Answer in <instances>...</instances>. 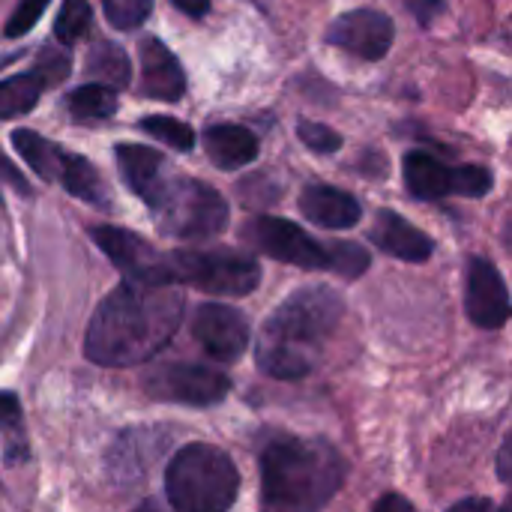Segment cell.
Segmentation results:
<instances>
[{
    "instance_id": "cell-27",
    "label": "cell",
    "mask_w": 512,
    "mask_h": 512,
    "mask_svg": "<svg viewBox=\"0 0 512 512\" xmlns=\"http://www.w3.org/2000/svg\"><path fill=\"white\" fill-rule=\"evenodd\" d=\"M105 18L117 30H135L153 12V0H102Z\"/></svg>"
},
{
    "instance_id": "cell-23",
    "label": "cell",
    "mask_w": 512,
    "mask_h": 512,
    "mask_svg": "<svg viewBox=\"0 0 512 512\" xmlns=\"http://www.w3.org/2000/svg\"><path fill=\"white\" fill-rule=\"evenodd\" d=\"M87 72L96 78V84L105 87H126L132 78V63L126 57L123 48L111 45V42H99L93 45V51L87 54Z\"/></svg>"
},
{
    "instance_id": "cell-15",
    "label": "cell",
    "mask_w": 512,
    "mask_h": 512,
    "mask_svg": "<svg viewBox=\"0 0 512 512\" xmlns=\"http://www.w3.org/2000/svg\"><path fill=\"white\" fill-rule=\"evenodd\" d=\"M138 60H141V81H138L141 96L159 99V102L183 99V93H186V72H183L180 60L171 54V48L165 42H159L156 36L141 39Z\"/></svg>"
},
{
    "instance_id": "cell-26",
    "label": "cell",
    "mask_w": 512,
    "mask_h": 512,
    "mask_svg": "<svg viewBox=\"0 0 512 512\" xmlns=\"http://www.w3.org/2000/svg\"><path fill=\"white\" fill-rule=\"evenodd\" d=\"M87 27H90V3L87 0H66L57 12L54 36L63 45H72L87 33Z\"/></svg>"
},
{
    "instance_id": "cell-30",
    "label": "cell",
    "mask_w": 512,
    "mask_h": 512,
    "mask_svg": "<svg viewBox=\"0 0 512 512\" xmlns=\"http://www.w3.org/2000/svg\"><path fill=\"white\" fill-rule=\"evenodd\" d=\"M372 512H417V507L405 498V495H396V492H390V495H384Z\"/></svg>"
},
{
    "instance_id": "cell-13",
    "label": "cell",
    "mask_w": 512,
    "mask_h": 512,
    "mask_svg": "<svg viewBox=\"0 0 512 512\" xmlns=\"http://www.w3.org/2000/svg\"><path fill=\"white\" fill-rule=\"evenodd\" d=\"M69 69H72L69 54L57 48H45L27 72L3 78L0 81V120L27 114L39 102L42 90L51 84H60L69 75Z\"/></svg>"
},
{
    "instance_id": "cell-8",
    "label": "cell",
    "mask_w": 512,
    "mask_h": 512,
    "mask_svg": "<svg viewBox=\"0 0 512 512\" xmlns=\"http://www.w3.org/2000/svg\"><path fill=\"white\" fill-rule=\"evenodd\" d=\"M405 186L417 201H441L450 195L483 198L492 189V171L483 165H447L426 150H411L402 162Z\"/></svg>"
},
{
    "instance_id": "cell-3",
    "label": "cell",
    "mask_w": 512,
    "mask_h": 512,
    "mask_svg": "<svg viewBox=\"0 0 512 512\" xmlns=\"http://www.w3.org/2000/svg\"><path fill=\"white\" fill-rule=\"evenodd\" d=\"M342 453L321 438L282 435L261 450L264 512H321L342 489Z\"/></svg>"
},
{
    "instance_id": "cell-33",
    "label": "cell",
    "mask_w": 512,
    "mask_h": 512,
    "mask_svg": "<svg viewBox=\"0 0 512 512\" xmlns=\"http://www.w3.org/2000/svg\"><path fill=\"white\" fill-rule=\"evenodd\" d=\"M171 3L189 18H204L210 12V0H171Z\"/></svg>"
},
{
    "instance_id": "cell-4",
    "label": "cell",
    "mask_w": 512,
    "mask_h": 512,
    "mask_svg": "<svg viewBox=\"0 0 512 512\" xmlns=\"http://www.w3.org/2000/svg\"><path fill=\"white\" fill-rule=\"evenodd\" d=\"M240 492V471L213 444H189L165 468V495L174 512H228Z\"/></svg>"
},
{
    "instance_id": "cell-14",
    "label": "cell",
    "mask_w": 512,
    "mask_h": 512,
    "mask_svg": "<svg viewBox=\"0 0 512 512\" xmlns=\"http://www.w3.org/2000/svg\"><path fill=\"white\" fill-rule=\"evenodd\" d=\"M465 312L480 330H501L512 318V300L504 276L486 258H471L468 264Z\"/></svg>"
},
{
    "instance_id": "cell-22",
    "label": "cell",
    "mask_w": 512,
    "mask_h": 512,
    "mask_svg": "<svg viewBox=\"0 0 512 512\" xmlns=\"http://www.w3.org/2000/svg\"><path fill=\"white\" fill-rule=\"evenodd\" d=\"M60 186H63L69 195H75V198H81V201H87V204H93V207L108 210V189H105L99 171H96L84 156H78V153L69 156V165H66V171H63V177H60Z\"/></svg>"
},
{
    "instance_id": "cell-29",
    "label": "cell",
    "mask_w": 512,
    "mask_h": 512,
    "mask_svg": "<svg viewBox=\"0 0 512 512\" xmlns=\"http://www.w3.org/2000/svg\"><path fill=\"white\" fill-rule=\"evenodd\" d=\"M48 3H51V0H18V6H15V12L9 15V24H6V36H21V33H27V30L39 21V15L45 12Z\"/></svg>"
},
{
    "instance_id": "cell-24",
    "label": "cell",
    "mask_w": 512,
    "mask_h": 512,
    "mask_svg": "<svg viewBox=\"0 0 512 512\" xmlns=\"http://www.w3.org/2000/svg\"><path fill=\"white\" fill-rule=\"evenodd\" d=\"M141 132H147L150 138L180 150V153H189L195 147V132L192 126L180 123L177 117H165V114H153V117H144L141 120Z\"/></svg>"
},
{
    "instance_id": "cell-21",
    "label": "cell",
    "mask_w": 512,
    "mask_h": 512,
    "mask_svg": "<svg viewBox=\"0 0 512 512\" xmlns=\"http://www.w3.org/2000/svg\"><path fill=\"white\" fill-rule=\"evenodd\" d=\"M69 114L78 123H96V120H108L117 111V90L105 87V84H81L69 93L66 99Z\"/></svg>"
},
{
    "instance_id": "cell-25",
    "label": "cell",
    "mask_w": 512,
    "mask_h": 512,
    "mask_svg": "<svg viewBox=\"0 0 512 512\" xmlns=\"http://www.w3.org/2000/svg\"><path fill=\"white\" fill-rule=\"evenodd\" d=\"M0 429L9 435V462H18L27 456L24 450V420H21V402L15 393L0 390Z\"/></svg>"
},
{
    "instance_id": "cell-10",
    "label": "cell",
    "mask_w": 512,
    "mask_h": 512,
    "mask_svg": "<svg viewBox=\"0 0 512 512\" xmlns=\"http://www.w3.org/2000/svg\"><path fill=\"white\" fill-rule=\"evenodd\" d=\"M90 237L126 279L147 285H174L168 276V255H159L138 234L117 225H96Z\"/></svg>"
},
{
    "instance_id": "cell-37",
    "label": "cell",
    "mask_w": 512,
    "mask_h": 512,
    "mask_svg": "<svg viewBox=\"0 0 512 512\" xmlns=\"http://www.w3.org/2000/svg\"><path fill=\"white\" fill-rule=\"evenodd\" d=\"M501 512H512V492L507 495V501H504V507H501Z\"/></svg>"
},
{
    "instance_id": "cell-11",
    "label": "cell",
    "mask_w": 512,
    "mask_h": 512,
    "mask_svg": "<svg viewBox=\"0 0 512 512\" xmlns=\"http://www.w3.org/2000/svg\"><path fill=\"white\" fill-rule=\"evenodd\" d=\"M327 42L360 57V60H381L387 57L396 27L390 21V15L378 12V9H351L345 15H339L336 21H330L327 27Z\"/></svg>"
},
{
    "instance_id": "cell-28",
    "label": "cell",
    "mask_w": 512,
    "mask_h": 512,
    "mask_svg": "<svg viewBox=\"0 0 512 512\" xmlns=\"http://www.w3.org/2000/svg\"><path fill=\"white\" fill-rule=\"evenodd\" d=\"M297 135L300 141L312 150V153H336L342 147V135L324 123H312V120H300L297 123Z\"/></svg>"
},
{
    "instance_id": "cell-31",
    "label": "cell",
    "mask_w": 512,
    "mask_h": 512,
    "mask_svg": "<svg viewBox=\"0 0 512 512\" xmlns=\"http://www.w3.org/2000/svg\"><path fill=\"white\" fill-rule=\"evenodd\" d=\"M408 9L414 15H420L423 24H429L435 12H444V0H414V3H408Z\"/></svg>"
},
{
    "instance_id": "cell-18",
    "label": "cell",
    "mask_w": 512,
    "mask_h": 512,
    "mask_svg": "<svg viewBox=\"0 0 512 512\" xmlns=\"http://www.w3.org/2000/svg\"><path fill=\"white\" fill-rule=\"evenodd\" d=\"M114 159L120 165L126 186L150 207L156 201V195L162 192V186L168 183L162 153L153 147H144V144H120L114 150Z\"/></svg>"
},
{
    "instance_id": "cell-7",
    "label": "cell",
    "mask_w": 512,
    "mask_h": 512,
    "mask_svg": "<svg viewBox=\"0 0 512 512\" xmlns=\"http://www.w3.org/2000/svg\"><path fill=\"white\" fill-rule=\"evenodd\" d=\"M174 285H189L216 297H246L261 282V267L252 255L234 249H180L168 255Z\"/></svg>"
},
{
    "instance_id": "cell-36",
    "label": "cell",
    "mask_w": 512,
    "mask_h": 512,
    "mask_svg": "<svg viewBox=\"0 0 512 512\" xmlns=\"http://www.w3.org/2000/svg\"><path fill=\"white\" fill-rule=\"evenodd\" d=\"M135 512H159V507H156L153 501H144V504H138V507H135Z\"/></svg>"
},
{
    "instance_id": "cell-6",
    "label": "cell",
    "mask_w": 512,
    "mask_h": 512,
    "mask_svg": "<svg viewBox=\"0 0 512 512\" xmlns=\"http://www.w3.org/2000/svg\"><path fill=\"white\" fill-rule=\"evenodd\" d=\"M150 210L159 231L177 240H210L228 225L225 198L192 177H168Z\"/></svg>"
},
{
    "instance_id": "cell-9",
    "label": "cell",
    "mask_w": 512,
    "mask_h": 512,
    "mask_svg": "<svg viewBox=\"0 0 512 512\" xmlns=\"http://www.w3.org/2000/svg\"><path fill=\"white\" fill-rule=\"evenodd\" d=\"M144 390L156 402L210 408L228 396L231 378L201 363H165L144 375Z\"/></svg>"
},
{
    "instance_id": "cell-5",
    "label": "cell",
    "mask_w": 512,
    "mask_h": 512,
    "mask_svg": "<svg viewBox=\"0 0 512 512\" xmlns=\"http://www.w3.org/2000/svg\"><path fill=\"white\" fill-rule=\"evenodd\" d=\"M246 240L273 261L303 270H330L357 279L369 270V252L360 243H318L300 225L279 216H258L246 225Z\"/></svg>"
},
{
    "instance_id": "cell-16",
    "label": "cell",
    "mask_w": 512,
    "mask_h": 512,
    "mask_svg": "<svg viewBox=\"0 0 512 512\" xmlns=\"http://www.w3.org/2000/svg\"><path fill=\"white\" fill-rule=\"evenodd\" d=\"M369 237L381 252H387L399 261H408V264H423L435 252L432 237L423 234L420 228H414L405 216H399L393 210H378Z\"/></svg>"
},
{
    "instance_id": "cell-12",
    "label": "cell",
    "mask_w": 512,
    "mask_h": 512,
    "mask_svg": "<svg viewBox=\"0 0 512 512\" xmlns=\"http://www.w3.org/2000/svg\"><path fill=\"white\" fill-rule=\"evenodd\" d=\"M192 336L219 363H237L249 348V321L240 309L225 303H204L195 312Z\"/></svg>"
},
{
    "instance_id": "cell-35",
    "label": "cell",
    "mask_w": 512,
    "mask_h": 512,
    "mask_svg": "<svg viewBox=\"0 0 512 512\" xmlns=\"http://www.w3.org/2000/svg\"><path fill=\"white\" fill-rule=\"evenodd\" d=\"M450 512H495V507L486 498H465L456 507H450Z\"/></svg>"
},
{
    "instance_id": "cell-2",
    "label": "cell",
    "mask_w": 512,
    "mask_h": 512,
    "mask_svg": "<svg viewBox=\"0 0 512 512\" xmlns=\"http://www.w3.org/2000/svg\"><path fill=\"white\" fill-rule=\"evenodd\" d=\"M345 315L342 297L327 285L294 291L261 327L255 363L264 375L297 381L309 375Z\"/></svg>"
},
{
    "instance_id": "cell-34",
    "label": "cell",
    "mask_w": 512,
    "mask_h": 512,
    "mask_svg": "<svg viewBox=\"0 0 512 512\" xmlns=\"http://www.w3.org/2000/svg\"><path fill=\"white\" fill-rule=\"evenodd\" d=\"M0 171H3V177H6V180H9V183H12V186L18 189V192L30 195V183H27V180H24V177H21V174H18L15 168H12V165H9V159H6L3 153H0Z\"/></svg>"
},
{
    "instance_id": "cell-20",
    "label": "cell",
    "mask_w": 512,
    "mask_h": 512,
    "mask_svg": "<svg viewBox=\"0 0 512 512\" xmlns=\"http://www.w3.org/2000/svg\"><path fill=\"white\" fill-rule=\"evenodd\" d=\"M12 144H15L18 156H21L39 177L60 183L63 171H66V165H69V156H72L69 150L57 147L54 141L42 138V135L33 132V129H15V132H12Z\"/></svg>"
},
{
    "instance_id": "cell-17",
    "label": "cell",
    "mask_w": 512,
    "mask_h": 512,
    "mask_svg": "<svg viewBox=\"0 0 512 512\" xmlns=\"http://www.w3.org/2000/svg\"><path fill=\"white\" fill-rule=\"evenodd\" d=\"M300 210L309 222L330 228V231H345L354 228L363 219V207L354 195L327 186V183H312L300 195Z\"/></svg>"
},
{
    "instance_id": "cell-32",
    "label": "cell",
    "mask_w": 512,
    "mask_h": 512,
    "mask_svg": "<svg viewBox=\"0 0 512 512\" xmlns=\"http://www.w3.org/2000/svg\"><path fill=\"white\" fill-rule=\"evenodd\" d=\"M498 477L504 483H512V432L507 435V441L501 444V453H498Z\"/></svg>"
},
{
    "instance_id": "cell-1",
    "label": "cell",
    "mask_w": 512,
    "mask_h": 512,
    "mask_svg": "<svg viewBox=\"0 0 512 512\" xmlns=\"http://www.w3.org/2000/svg\"><path fill=\"white\" fill-rule=\"evenodd\" d=\"M183 321L177 285H147L123 279L93 312L84 336L87 360L99 366H141L153 360Z\"/></svg>"
},
{
    "instance_id": "cell-19",
    "label": "cell",
    "mask_w": 512,
    "mask_h": 512,
    "mask_svg": "<svg viewBox=\"0 0 512 512\" xmlns=\"http://www.w3.org/2000/svg\"><path fill=\"white\" fill-rule=\"evenodd\" d=\"M204 150L210 162L222 171H237L258 159V138L246 126L219 123L204 132Z\"/></svg>"
}]
</instances>
